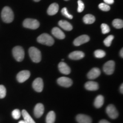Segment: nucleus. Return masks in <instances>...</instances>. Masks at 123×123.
Here are the masks:
<instances>
[{
	"instance_id": "obj_40",
	"label": "nucleus",
	"mask_w": 123,
	"mask_h": 123,
	"mask_svg": "<svg viewBox=\"0 0 123 123\" xmlns=\"http://www.w3.org/2000/svg\"><path fill=\"white\" fill-rule=\"evenodd\" d=\"M65 1H67V0H65Z\"/></svg>"
},
{
	"instance_id": "obj_11",
	"label": "nucleus",
	"mask_w": 123,
	"mask_h": 123,
	"mask_svg": "<svg viewBox=\"0 0 123 123\" xmlns=\"http://www.w3.org/2000/svg\"><path fill=\"white\" fill-rule=\"evenodd\" d=\"M90 38L88 35H82L76 38L74 41V44L76 46H79L81 45L82 44L86 43L89 42Z\"/></svg>"
},
{
	"instance_id": "obj_12",
	"label": "nucleus",
	"mask_w": 123,
	"mask_h": 123,
	"mask_svg": "<svg viewBox=\"0 0 123 123\" xmlns=\"http://www.w3.org/2000/svg\"><path fill=\"white\" fill-rule=\"evenodd\" d=\"M101 74L100 70L98 68H93L87 74V78L89 79L93 80L98 78Z\"/></svg>"
},
{
	"instance_id": "obj_19",
	"label": "nucleus",
	"mask_w": 123,
	"mask_h": 123,
	"mask_svg": "<svg viewBox=\"0 0 123 123\" xmlns=\"http://www.w3.org/2000/svg\"><path fill=\"white\" fill-rule=\"evenodd\" d=\"M59 10V5L56 3H53L49 6L47 9V13L50 15H54L56 14Z\"/></svg>"
},
{
	"instance_id": "obj_34",
	"label": "nucleus",
	"mask_w": 123,
	"mask_h": 123,
	"mask_svg": "<svg viewBox=\"0 0 123 123\" xmlns=\"http://www.w3.org/2000/svg\"><path fill=\"white\" fill-rule=\"evenodd\" d=\"M104 2L108 5L113 4L114 3V0H104Z\"/></svg>"
},
{
	"instance_id": "obj_7",
	"label": "nucleus",
	"mask_w": 123,
	"mask_h": 123,
	"mask_svg": "<svg viewBox=\"0 0 123 123\" xmlns=\"http://www.w3.org/2000/svg\"><path fill=\"white\" fill-rule=\"evenodd\" d=\"M106 112L110 118L115 119L119 116V113L117 111L116 107L112 104H110L106 108Z\"/></svg>"
},
{
	"instance_id": "obj_38",
	"label": "nucleus",
	"mask_w": 123,
	"mask_h": 123,
	"mask_svg": "<svg viewBox=\"0 0 123 123\" xmlns=\"http://www.w3.org/2000/svg\"><path fill=\"white\" fill-rule=\"evenodd\" d=\"M26 123L25 122L24 120H21L20 121H19V123Z\"/></svg>"
},
{
	"instance_id": "obj_27",
	"label": "nucleus",
	"mask_w": 123,
	"mask_h": 123,
	"mask_svg": "<svg viewBox=\"0 0 123 123\" xmlns=\"http://www.w3.org/2000/svg\"><path fill=\"white\" fill-rule=\"evenodd\" d=\"M113 38H114V36L112 35H110L109 36H108L107 38L104 39V44H105L107 47H110L111 44L112 43V41H113Z\"/></svg>"
},
{
	"instance_id": "obj_17",
	"label": "nucleus",
	"mask_w": 123,
	"mask_h": 123,
	"mask_svg": "<svg viewBox=\"0 0 123 123\" xmlns=\"http://www.w3.org/2000/svg\"><path fill=\"white\" fill-rule=\"evenodd\" d=\"M52 34L55 37L59 39H63L65 38V34L59 27H55L52 30Z\"/></svg>"
},
{
	"instance_id": "obj_30",
	"label": "nucleus",
	"mask_w": 123,
	"mask_h": 123,
	"mask_svg": "<svg viewBox=\"0 0 123 123\" xmlns=\"http://www.w3.org/2000/svg\"><path fill=\"white\" fill-rule=\"evenodd\" d=\"M101 31H102V33L104 34L108 33L110 31V28L108 25H107L105 24H103L101 25Z\"/></svg>"
},
{
	"instance_id": "obj_18",
	"label": "nucleus",
	"mask_w": 123,
	"mask_h": 123,
	"mask_svg": "<svg viewBox=\"0 0 123 123\" xmlns=\"http://www.w3.org/2000/svg\"><path fill=\"white\" fill-rule=\"evenodd\" d=\"M86 90L89 91H96L99 89V84L96 81H89L86 82L84 85Z\"/></svg>"
},
{
	"instance_id": "obj_25",
	"label": "nucleus",
	"mask_w": 123,
	"mask_h": 123,
	"mask_svg": "<svg viewBox=\"0 0 123 123\" xmlns=\"http://www.w3.org/2000/svg\"><path fill=\"white\" fill-rule=\"evenodd\" d=\"M112 25L116 29H121L123 27V21L120 19H115L112 22Z\"/></svg>"
},
{
	"instance_id": "obj_22",
	"label": "nucleus",
	"mask_w": 123,
	"mask_h": 123,
	"mask_svg": "<svg viewBox=\"0 0 123 123\" xmlns=\"http://www.w3.org/2000/svg\"><path fill=\"white\" fill-rule=\"evenodd\" d=\"M22 115L23 117H24L25 122L26 123H35V121H34V120L30 116V115L29 114L28 112L26 110H22Z\"/></svg>"
},
{
	"instance_id": "obj_23",
	"label": "nucleus",
	"mask_w": 123,
	"mask_h": 123,
	"mask_svg": "<svg viewBox=\"0 0 123 123\" xmlns=\"http://www.w3.org/2000/svg\"><path fill=\"white\" fill-rule=\"evenodd\" d=\"M83 21L86 24H92L95 22V17L92 14H87L83 17Z\"/></svg>"
},
{
	"instance_id": "obj_13",
	"label": "nucleus",
	"mask_w": 123,
	"mask_h": 123,
	"mask_svg": "<svg viewBox=\"0 0 123 123\" xmlns=\"http://www.w3.org/2000/svg\"><path fill=\"white\" fill-rule=\"evenodd\" d=\"M58 68H59V71L63 74L68 75L71 73L70 67L63 62H61L59 63L58 64Z\"/></svg>"
},
{
	"instance_id": "obj_31",
	"label": "nucleus",
	"mask_w": 123,
	"mask_h": 123,
	"mask_svg": "<svg viewBox=\"0 0 123 123\" xmlns=\"http://www.w3.org/2000/svg\"><path fill=\"white\" fill-rule=\"evenodd\" d=\"M61 13L64 16H65L66 18H69V19H73V16L72 15H71L70 13H68L67 11V9L66 7H63L61 10Z\"/></svg>"
},
{
	"instance_id": "obj_35",
	"label": "nucleus",
	"mask_w": 123,
	"mask_h": 123,
	"mask_svg": "<svg viewBox=\"0 0 123 123\" xmlns=\"http://www.w3.org/2000/svg\"><path fill=\"white\" fill-rule=\"evenodd\" d=\"M99 123H110L109 121H108L107 120H101L99 121Z\"/></svg>"
},
{
	"instance_id": "obj_14",
	"label": "nucleus",
	"mask_w": 123,
	"mask_h": 123,
	"mask_svg": "<svg viewBox=\"0 0 123 123\" xmlns=\"http://www.w3.org/2000/svg\"><path fill=\"white\" fill-rule=\"evenodd\" d=\"M34 115L37 118H39L42 116L44 112V106L42 104L38 103L35 105L34 108Z\"/></svg>"
},
{
	"instance_id": "obj_15",
	"label": "nucleus",
	"mask_w": 123,
	"mask_h": 123,
	"mask_svg": "<svg viewBox=\"0 0 123 123\" xmlns=\"http://www.w3.org/2000/svg\"><path fill=\"white\" fill-rule=\"evenodd\" d=\"M76 120L79 123H92V119L90 116L83 114H79L76 117Z\"/></svg>"
},
{
	"instance_id": "obj_20",
	"label": "nucleus",
	"mask_w": 123,
	"mask_h": 123,
	"mask_svg": "<svg viewBox=\"0 0 123 123\" xmlns=\"http://www.w3.org/2000/svg\"><path fill=\"white\" fill-rule=\"evenodd\" d=\"M58 25L60 27L66 31H71L73 30V26L70 23L64 20H61L58 22Z\"/></svg>"
},
{
	"instance_id": "obj_2",
	"label": "nucleus",
	"mask_w": 123,
	"mask_h": 123,
	"mask_svg": "<svg viewBox=\"0 0 123 123\" xmlns=\"http://www.w3.org/2000/svg\"><path fill=\"white\" fill-rule=\"evenodd\" d=\"M38 42L39 43L45 44V45L51 46L53 45L54 43V39L53 38L48 34H42L41 35H39L37 38Z\"/></svg>"
},
{
	"instance_id": "obj_26",
	"label": "nucleus",
	"mask_w": 123,
	"mask_h": 123,
	"mask_svg": "<svg viewBox=\"0 0 123 123\" xmlns=\"http://www.w3.org/2000/svg\"><path fill=\"white\" fill-rule=\"evenodd\" d=\"M94 55L97 58H102L105 56L106 53L102 50H96L94 52Z\"/></svg>"
},
{
	"instance_id": "obj_32",
	"label": "nucleus",
	"mask_w": 123,
	"mask_h": 123,
	"mask_svg": "<svg viewBox=\"0 0 123 123\" xmlns=\"http://www.w3.org/2000/svg\"><path fill=\"white\" fill-rule=\"evenodd\" d=\"M6 90L3 85H0V99H3L6 96Z\"/></svg>"
},
{
	"instance_id": "obj_3",
	"label": "nucleus",
	"mask_w": 123,
	"mask_h": 123,
	"mask_svg": "<svg viewBox=\"0 0 123 123\" xmlns=\"http://www.w3.org/2000/svg\"><path fill=\"white\" fill-rule=\"evenodd\" d=\"M29 55L32 61L35 63H39L42 59L41 51L37 48L31 47L29 50Z\"/></svg>"
},
{
	"instance_id": "obj_4",
	"label": "nucleus",
	"mask_w": 123,
	"mask_h": 123,
	"mask_svg": "<svg viewBox=\"0 0 123 123\" xmlns=\"http://www.w3.org/2000/svg\"><path fill=\"white\" fill-rule=\"evenodd\" d=\"M13 55L17 61H22L25 56L24 50L21 46H15L13 49Z\"/></svg>"
},
{
	"instance_id": "obj_5",
	"label": "nucleus",
	"mask_w": 123,
	"mask_h": 123,
	"mask_svg": "<svg viewBox=\"0 0 123 123\" xmlns=\"http://www.w3.org/2000/svg\"><path fill=\"white\" fill-rule=\"evenodd\" d=\"M23 26L26 28L35 30L39 27V22L37 19L27 18L24 20L23 22Z\"/></svg>"
},
{
	"instance_id": "obj_39",
	"label": "nucleus",
	"mask_w": 123,
	"mask_h": 123,
	"mask_svg": "<svg viewBox=\"0 0 123 123\" xmlns=\"http://www.w3.org/2000/svg\"><path fill=\"white\" fill-rule=\"evenodd\" d=\"M34 1H35V2H39V1H41V0H34Z\"/></svg>"
},
{
	"instance_id": "obj_37",
	"label": "nucleus",
	"mask_w": 123,
	"mask_h": 123,
	"mask_svg": "<svg viewBox=\"0 0 123 123\" xmlns=\"http://www.w3.org/2000/svg\"><path fill=\"white\" fill-rule=\"evenodd\" d=\"M120 56L121 58H123V49H121V50L120 52Z\"/></svg>"
},
{
	"instance_id": "obj_9",
	"label": "nucleus",
	"mask_w": 123,
	"mask_h": 123,
	"mask_svg": "<svg viewBox=\"0 0 123 123\" xmlns=\"http://www.w3.org/2000/svg\"><path fill=\"white\" fill-rule=\"evenodd\" d=\"M57 83L59 85L64 87H71L73 84V80L70 78L67 77L62 76L58 78L57 80Z\"/></svg>"
},
{
	"instance_id": "obj_36",
	"label": "nucleus",
	"mask_w": 123,
	"mask_h": 123,
	"mask_svg": "<svg viewBox=\"0 0 123 123\" xmlns=\"http://www.w3.org/2000/svg\"><path fill=\"white\" fill-rule=\"evenodd\" d=\"M120 92L121 93H123V84H121V85L120 87Z\"/></svg>"
},
{
	"instance_id": "obj_28",
	"label": "nucleus",
	"mask_w": 123,
	"mask_h": 123,
	"mask_svg": "<svg viewBox=\"0 0 123 123\" xmlns=\"http://www.w3.org/2000/svg\"><path fill=\"white\" fill-rule=\"evenodd\" d=\"M99 7L100 10L104 12H108L110 10V5L105 4V3H101V4H100Z\"/></svg>"
},
{
	"instance_id": "obj_16",
	"label": "nucleus",
	"mask_w": 123,
	"mask_h": 123,
	"mask_svg": "<svg viewBox=\"0 0 123 123\" xmlns=\"http://www.w3.org/2000/svg\"><path fill=\"white\" fill-rule=\"evenodd\" d=\"M85 56L83 52L80 51H75L72 52L69 54L68 57L71 59L73 60H79L83 58Z\"/></svg>"
},
{
	"instance_id": "obj_1",
	"label": "nucleus",
	"mask_w": 123,
	"mask_h": 123,
	"mask_svg": "<svg viewBox=\"0 0 123 123\" xmlns=\"http://www.w3.org/2000/svg\"><path fill=\"white\" fill-rule=\"evenodd\" d=\"M1 17L4 22L10 23L14 19V13L10 7H4L1 13Z\"/></svg>"
},
{
	"instance_id": "obj_24",
	"label": "nucleus",
	"mask_w": 123,
	"mask_h": 123,
	"mask_svg": "<svg viewBox=\"0 0 123 123\" xmlns=\"http://www.w3.org/2000/svg\"><path fill=\"white\" fill-rule=\"evenodd\" d=\"M55 121V113L54 111H50L47 115L46 119V123H54Z\"/></svg>"
},
{
	"instance_id": "obj_21",
	"label": "nucleus",
	"mask_w": 123,
	"mask_h": 123,
	"mask_svg": "<svg viewBox=\"0 0 123 123\" xmlns=\"http://www.w3.org/2000/svg\"><path fill=\"white\" fill-rule=\"evenodd\" d=\"M104 104V97L102 95H98L94 101V105L97 108L101 107Z\"/></svg>"
},
{
	"instance_id": "obj_8",
	"label": "nucleus",
	"mask_w": 123,
	"mask_h": 123,
	"mask_svg": "<svg viewBox=\"0 0 123 123\" xmlns=\"http://www.w3.org/2000/svg\"><path fill=\"white\" fill-rule=\"evenodd\" d=\"M30 73L27 70H24L20 71L17 75V80L18 82L24 83L30 78Z\"/></svg>"
},
{
	"instance_id": "obj_33",
	"label": "nucleus",
	"mask_w": 123,
	"mask_h": 123,
	"mask_svg": "<svg viewBox=\"0 0 123 123\" xmlns=\"http://www.w3.org/2000/svg\"><path fill=\"white\" fill-rule=\"evenodd\" d=\"M78 12L79 13H81L84 10V3L81 0H79L78 1Z\"/></svg>"
},
{
	"instance_id": "obj_10",
	"label": "nucleus",
	"mask_w": 123,
	"mask_h": 123,
	"mask_svg": "<svg viewBox=\"0 0 123 123\" xmlns=\"http://www.w3.org/2000/svg\"><path fill=\"white\" fill-rule=\"evenodd\" d=\"M33 87L35 91L42 92L43 89V81L42 78H38L35 79L33 83Z\"/></svg>"
},
{
	"instance_id": "obj_29",
	"label": "nucleus",
	"mask_w": 123,
	"mask_h": 123,
	"mask_svg": "<svg viewBox=\"0 0 123 123\" xmlns=\"http://www.w3.org/2000/svg\"><path fill=\"white\" fill-rule=\"evenodd\" d=\"M12 115L14 119L16 120L19 119L21 115V112H20V111L19 110H18V109H15V110H13V112H12Z\"/></svg>"
},
{
	"instance_id": "obj_6",
	"label": "nucleus",
	"mask_w": 123,
	"mask_h": 123,
	"mask_svg": "<svg viewBox=\"0 0 123 123\" xmlns=\"http://www.w3.org/2000/svg\"><path fill=\"white\" fill-rule=\"evenodd\" d=\"M115 63L113 61H110L106 62L103 66V71L106 74L112 75L115 71Z\"/></svg>"
}]
</instances>
